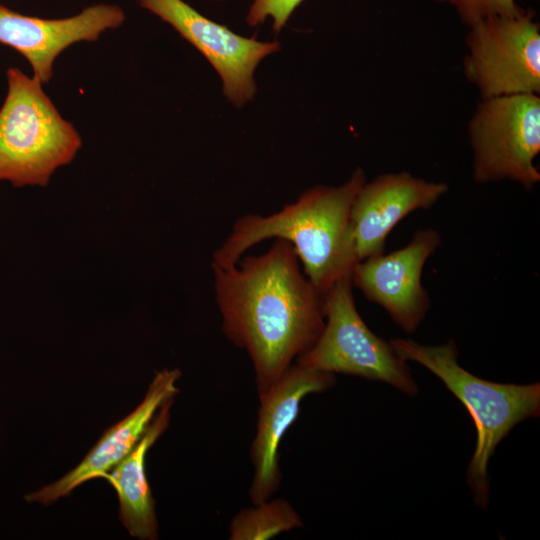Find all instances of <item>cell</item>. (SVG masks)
<instances>
[{
  "instance_id": "cell-18",
  "label": "cell",
  "mask_w": 540,
  "mask_h": 540,
  "mask_svg": "<svg viewBox=\"0 0 540 540\" xmlns=\"http://www.w3.org/2000/svg\"><path fill=\"white\" fill-rule=\"evenodd\" d=\"M215 1H224V0H215Z\"/></svg>"
},
{
  "instance_id": "cell-16",
  "label": "cell",
  "mask_w": 540,
  "mask_h": 540,
  "mask_svg": "<svg viewBox=\"0 0 540 540\" xmlns=\"http://www.w3.org/2000/svg\"><path fill=\"white\" fill-rule=\"evenodd\" d=\"M452 5L460 19L469 27L476 22L492 17H516L526 11L519 7L515 0H436Z\"/></svg>"
},
{
  "instance_id": "cell-4",
  "label": "cell",
  "mask_w": 540,
  "mask_h": 540,
  "mask_svg": "<svg viewBox=\"0 0 540 540\" xmlns=\"http://www.w3.org/2000/svg\"><path fill=\"white\" fill-rule=\"evenodd\" d=\"M6 79L0 107V181L46 187L57 169L75 159L82 138L37 78L9 67Z\"/></svg>"
},
{
  "instance_id": "cell-15",
  "label": "cell",
  "mask_w": 540,
  "mask_h": 540,
  "mask_svg": "<svg viewBox=\"0 0 540 540\" xmlns=\"http://www.w3.org/2000/svg\"><path fill=\"white\" fill-rule=\"evenodd\" d=\"M302 526L301 517L288 501L266 500L235 515L229 525V538L266 540Z\"/></svg>"
},
{
  "instance_id": "cell-14",
  "label": "cell",
  "mask_w": 540,
  "mask_h": 540,
  "mask_svg": "<svg viewBox=\"0 0 540 540\" xmlns=\"http://www.w3.org/2000/svg\"><path fill=\"white\" fill-rule=\"evenodd\" d=\"M174 398L162 404L134 449L101 478L115 489L119 499V519L132 537L158 538L155 502L145 471L148 450L167 429Z\"/></svg>"
},
{
  "instance_id": "cell-5",
  "label": "cell",
  "mask_w": 540,
  "mask_h": 540,
  "mask_svg": "<svg viewBox=\"0 0 540 540\" xmlns=\"http://www.w3.org/2000/svg\"><path fill=\"white\" fill-rule=\"evenodd\" d=\"M351 277L325 293L326 321L317 342L296 359L311 368L384 382L415 397L418 386L409 366L390 341L374 334L359 315Z\"/></svg>"
},
{
  "instance_id": "cell-10",
  "label": "cell",
  "mask_w": 540,
  "mask_h": 540,
  "mask_svg": "<svg viewBox=\"0 0 540 540\" xmlns=\"http://www.w3.org/2000/svg\"><path fill=\"white\" fill-rule=\"evenodd\" d=\"M126 19L118 5L98 3L76 15L44 19L17 13L0 4V43L29 62L33 77L47 84L54 75L57 57L78 42H95L107 30L120 27Z\"/></svg>"
},
{
  "instance_id": "cell-8",
  "label": "cell",
  "mask_w": 540,
  "mask_h": 540,
  "mask_svg": "<svg viewBox=\"0 0 540 540\" xmlns=\"http://www.w3.org/2000/svg\"><path fill=\"white\" fill-rule=\"evenodd\" d=\"M138 4L175 29L218 73L222 92L236 108L252 101L259 63L281 48L278 41L243 37L203 16L184 0H137Z\"/></svg>"
},
{
  "instance_id": "cell-2",
  "label": "cell",
  "mask_w": 540,
  "mask_h": 540,
  "mask_svg": "<svg viewBox=\"0 0 540 540\" xmlns=\"http://www.w3.org/2000/svg\"><path fill=\"white\" fill-rule=\"evenodd\" d=\"M366 177L356 168L339 186L317 185L268 216L246 214L213 253L212 265L227 268L242 254L269 238L288 241L302 262L309 281L326 293L351 274L359 262L350 212Z\"/></svg>"
},
{
  "instance_id": "cell-13",
  "label": "cell",
  "mask_w": 540,
  "mask_h": 540,
  "mask_svg": "<svg viewBox=\"0 0 540 540\" xmlns=\"http://www.w3.org/2000/svg\"><path fill=\"white\" fill-rule=\"evenodd\" d=\"M179 369L158 371L142 402L125 418L107 429L83 460L59 480L25 495L29 502L50 505L69 495L76 487L109 472L137 445L164 402L179 393Z\"/></svg>"
},
{
  "instance_id": "cell-12",
  "label": "cell",
  "mask_w": 540,
  "mask_h": 540,
  "mask_svg": "<svg viewBox=\"0 0 540 540\" xmlns=\"http://www.w3.org/2000/svg\"><path fill=\"white\" fill-rule=\"evenodd\" d=\"M447 191L445 183L409 172L386 173L365 182L350 212L359 262L383 253L388 234L403 218L432 207Z\"/></svg>"
},
{
  "instance_id": "cell-6",
  "label": "cell",
  "mask_w": 540,
  "mask_h": 540,
  "mask_svg": "<svg viewBox=\"0 0 540 540\" xmlns=\"http://www.w3.org/2000/svg\"><path fill=\"white\" fill-rule=\"evenodd\" d=\"M477 183L510 180L532 189L540 181V98L513 94L482 99L468 126Z\"/></svg>"
},
{
  "instance_id": "cell-7",
  "label": "cell",
  "mask_w": 540,
  "mask_h": 540,
  "mask_svg": "<svg viewBox=\"0 0 540 540\" xmlns=\"http://www.w3.org/2000/svg\"><path fill=\"white\" fill-rule=\"evenodd\" d=\"M466 44L464 73L482 99L539 93V24L530 12L484 18L470 26Z\"/></svg>"
},
{
  "instance_id": "cell-9",
  "label": "cell",
  "mask_w": 540,
  "mask_h": 540,
  "mask_svg": "<svg viewBox=\"0 0 540 540\" xmlns=\"http://www.w3.org/2000/svg\"><path fill=\"white\" fill-rule=\"evenodd\" d=\"M441 242L435 229L418 230L403 248L358 262L351 274L352 285L383 307L405 332L413 333L431 307L421 277L426 261Z\"/></svg>"
},
{
  "instance_id": "cell-1",
  "label": "cell",
  "mask_w": 540,
  "mask_h": 540,
  "mask_svg": "<svg viewBox=\"0 0 540 540\" xmlns=\"http://www.w3.org/2000/svg\"><path fill=\"white\" fill-rule=\"evenodd\" d=\"M294 247L276 238L270 249L227 268L212 265L222 330L252 361L265 393L321 336L325 293L305 277Z\"/></svg>"
},
{
  "instance_id": "cell-3",
  "label": "cell",
  "mask_w": 540,
  "mask_h": 540,
  "mask_svg": "<svg viewBox=\"0 0 540 540\" xmlns=\"http://www.w3.org/2000/svg\"><path fill=\"white\" fill-rule=\"evenodd\" d=\"M405 361H413L435 374L468 410L477 431L476 447L467 468V483L475 504H489L488 463L497 445L519 423L540 415V384L490 382L471 374L458 363L453 339L436 346L411 339L390 340Z\"/></svg>"
},
{
  "instance_id": "cell-11",
  "label": "cell",
  "mask_w": 540,
  "mask_h": 540,
  "mask_svg": "<svg viewBox=\"0 0 540 540\" xmlns=\"http://www.w3.org/2000/svg\"><path fill=\"white\" fill-rule=\"evenodd\" d=\"M331 372L292 364L260 397L257 432L251 447L254 475L250 498L254 505L270 498L279 488V445L287 429L296 420L305 396L321 393L334 386Z\"/></svg>"
},
{
  "instance_id": "cell-17",
  "label": "cell",
  "mask_w": 540,
  "mask_h": 540,
  "mask_svg": "<svg viewBox=\"0 0 540 540\" xmlns=\"http://www.w3.org/2000/svg\"><path fill=\"white\" fill-rule=\"evenodd\" d=\"M304 0H254L246 15V22L251 27L273 20V30L280 32L291 14Z\"/></svg>"
}]
</instances>
